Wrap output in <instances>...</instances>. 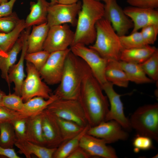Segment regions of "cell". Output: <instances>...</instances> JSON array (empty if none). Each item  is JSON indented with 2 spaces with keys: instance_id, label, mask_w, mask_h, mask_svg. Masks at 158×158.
<instances>
[{
  "instance_id": "cell-1",
  "label": "cell",
  "mask_w": 158,
  "mask_h": 158,
  "mask_svg": "<svg viewBox=\"0 0 158 158\" xmlns=\"http://www.w3.org/2000/svg\"><path fill=\"white\" fill-rule=\"evenodd\" d=\"M102 90L100 85L83 61V78L77 100L90 127L105 121L109 111L108 100Z\"/></svg>"
},
{
  "instance_id": "cell-2",
  "label": "cell",
  "mask_w": 158,
  "mask_h": 158,
  "mask_svg": "<svg viewBox=\"0 0 158 158\" xmlns=\"http://www.w3.org/2000/svg\"><path fill=\"white\" fill-rule=\"evenodd\" d=\"M104 4L95 0H82L78 13L73 45L92 44L96 37V24L104 17Z\"/></svg>"
},
{
  "instance_id": "cell-3",
  "label": "cell",
  "mask_w": 158,
  "mask_h": 158,
  "mask_svg": "<svg viewBox=\"0 0 158 158\" xmlns=\"http://www.w3.org/2000/svg\"><path fill=\"white\" fill-rule=\"evenodd\" d=\"M83 60L70 51L59 85L54 93L58 98L78 99L83 78Z\"/></svg>"
},
{
  "instance_id": "cell-4",
  "label": "cell",
  "mask_w": 158,
  "mask_h": 158,
  "mask_svg": "<svg viewBox=\"0 0 158 158\" xmlns=\"http://www.w3.org/2000/svg\"><path fill=\"white\" fill-rule=\"evenodd\" d=\"M95 28V40L88 47L108 60L120 61L121 53L123 48L119 36L111 23L103 17L97 22Z\"/></svg>"
},
{
  "instance_id": "cell-5",
  "label": "cell",
  "mask_w": 158,
  "mask_h": 158,
  "mask_svg": "<svg viewBox=\"0 0 158 158\" xmlns=\"http://www.w3.org/2000/svg\"><path fill=\"white\" fill-rule=\"evenodd\" d=\"M131 128L138 134L158 141V104L145 105L138 107L129 119Z\"/></svg>"
},
{
  "instance_id": "cell-6",
  "label": "cell",
  "mask_w": 158,
  "mask_h": 158,
  "mask_svg": "<svg viewBox=\"0 0 158 158\" xmlns=\"http://www.w3.org/2000/svg\"><path fill=\"white\" fill-rule=\"evenodd\" d=\"M27 76L21 87V97L25 102L35 97L47 99L51 95V90L42 80L39 71L31 63L26 61Z\"/></svg>"
},
{
  "instance_id": "cell-7",
  "label": "cell",
  "mask_w": 158,
  "mask_h": 158,
  "mask_svg": "<svg viewBox=\"0 0 158 158\" xmlns=\"http://www.w3.org/2000/svg\"><path fill=\"white\" fill-rule=\"evenodd\" d=\"M70 49L73 54L87 64L101 87L108 81L105 74L107 60L93 49L83 44H75L71 46Z\"/></svg>"
},
{
  "instance_id": "cell-8",
  "label": "cell",
  "mask_w": 158,
  "mask_h": 158,
  "mask_svg": "<svg viewBox=\"0 0 158 158\" xmlns=\"http://www.w3.org/2000/svg\"><path fill=\"white\" fill-rule=\"evenodd\" d=\"M47 109L57 117L73 121L85 127L88 124L84 111L77 99L58 98Z\"/></svg>"
},
{
  "instance_id": "cell-9",
  "label": "cell",
  "mask_w": 158,
  "mask_h": 158,
  "mask_svg": "<svg viewBox=\"0 0 158 158\" xmlns=\"http://www.w3.org/2000/svg\"><path fill=\"white\" fill-rule=\"evenodd\" d=\"M74 32L67 24L49 27L43 50L49 53L65 50L73 44Z\"/></svg>"
},
{
  "instance_id": "cell-10",
  "label": "cell",
  "mask_w": 158,
  "mask_h": 158,
  "mask_svg": "<svg viewBox=\"0 0 158 158\" xmlns=\"http://www.w3.org/2000/svg\"><path fill=\"white\" fill-rule=\"evenodd\" d=\"M70 48L50 53L44 65L39 71L41 77L49 85L59 84L63 73L66 57Z\"/></svg>"
},
{
  "instance_id": "cell-11",
  "label": "cell",
  "mask_w": 158,
  "mask_h": 158,
  "mask_svg": "<svg viewBox=\"0 0 158 158\" xmlns=\"http://www.w3.org/2000/svg\"><path fill=\"white\" fill-rule=\"evenodd\" d=\"M82 6L79 1L71 4L57 3L50 5L48 9L47 23L49 27L65 24L76 26L78 13Z\"/></svg>"
},
{
  "instance_id": "cell-12",
  "label": "cell",
  "mask_w": 158,
  "mask_h": 158,
  "mask_svg": "<svg viewBox=\"0 0 158 158\" xmlns=\"http://www.w3.org/2000/svg\"><path fill=\"white\" fill-rule=\"evenodd\" d=\"M104 4V18L107 20L117 34L124 35L133 28V23L118 5L116 0H107Z\"/></svg>"
},
{
  "instance_id": "cell-13",
  "label": "cell",
  "mask_w": 158,
  "mask_h": 158,
  "mask_svg": "<svg viewBox=\"0 0 158 158\" xmlns=\"http://www.w3.org/2000/svg\"><path fill=\"white\" fill-rule=\"evenodd\" d=\"M119 123L111 120L103 121L96 126L90 127L87 133L102 139L107 144L110 143L128 138L129 135Z\"/></svg>"
},
{
  "instance_id": "cell-14",
  "label": "cell",
  "mask_w": 158,
  "mask_h": 158,
  "mask_svg": "<svg viewBox=\"0 0 158 158\" xmlns=\"http://www.w3.org/2000/svg\"><path fill=\"white\" fill-rule=\"evenodd\" d=\"M113 85L111 83L107 81L101 87L106 95L110 105V109L105 121L115 120L124 129L129 130L131 128L129 120L124 114L123 105L120 98L121 95L115 91Z\"/></svg>"
},
{
  "instance_id": "cell-15",
  "label": "cell",
  "mask_w": 158,
  "mask_h": 158,
  "mask_svg": "<svg viewBox=\"0 0 158 158\" xmlns=\"http://www.w3.org/2000/svg\"><path fill=\"white\" fill-rule=\"evenodd\" d=\"M31 27L26 28L21 34L22 47L20 59L16 64H14L9 69L8 79L10 83L14 85V93L21 96L22 85L26 77L24 71L25 56L27 53L28 38L30 32Z\"/></svg>"
},
{
  "instance_id": "cell-16",
  "label": "cell",
  "mask_w": 158,
  "mask_h": 158,
  "mask_svg": "<svg viewBox=\"0 0 158 158\" xmlns=\"http://www.w3.org/2000/svg\"><path fill=\"white\" fill-rule=\"evenodd\" d=\"M42 126L45 146L57 148L63 142L56 117L47 109L42 112Z\"/></svg>"
},
{
  "instance_id": "cell-17",
  "label": "cell",
  "mask_w": 158,
  "mask_h": 158,
  "mask_svg": "<svg viewBox=\"0 0 158 158\" xmlns=\"http://www.w3.org/2000/svg\"><path fill=\"white\" fill-rule=\"evenodd\" d=\"M123 10L133 23L131 33L137 31L149 25H158V11L154 9L144 8L130 6L126 7Z\"/></svg>"
},
{
  "instance_id": "cell-18",
  "label": "cell",
  "mask_w": 158,
  "mask_h": 158,
  "mask_svg": "<svg viewBox=\"0 0 158 158\" xmlns=\"http://www.w3.org/2000/svg\"><path fill=\"white\" fill-rule=\"evenodd\" d=\"M107 144L103 140L86 133L82 137L79 146L91 157L97 156L104 158H117L114 149L107 145Z\"/></svg>"
},
{
  "instance_id": "cell-19",
  "label": "cell",
  "mask_w": 158,
  "mask_h": 158,
  "mask_svg": "<svg viewBox=\"0 0 158 158\" xmlns=\"http://www.w3.org/2000/svg\"><path fill=\"white\" fill-rule=\"evenodd\" d=\"M18 149V152L27 158L34 155L39 158H53L57 148H51L40 145L26 140H16L15 145Z\"/></svg>"
},
{
  "instance_id": "cell-20",
  "label": "cell",
  "mask_w": 158,
  "mask_h": 158,
  "mask_svg": "<svg viewBox=\"0 0 158 158\" xmlns=\"http://www.w3.org/2000/svg\"><path fill=\"white\" fill-rule=\"evenodd\" d=\"M30 12L25 20L26 28L47 22L50 2L46 0H37L30 3Z\"/></svg>"
},
{
  "instance_id": "cell-21",
  "label": "cell",
  "mask_w": 158,
  "mask_h": 158,
  "mask_svg": "<svg viewBox=\"0 0 158 158\" xmlns=\"http://www.w3.org/2000/svg\"><path fill=\"white\" fill-rule=\"evenodd\" d=\"M42 112L27 118L26 140L45 147L42 126Z\"/></svg>"
},
{
  "instance_id": "cell-22",
  "label": "cell",
  "mask_w": 158,
  "mask_h": 158,
  "mask_svg": "<svg viewBox=\"0 0 158 158\" xmlns=\"http://www.w3.org/2000/svg\"><path fill=\"white\" fill-rule=\"evenodd\" d=\"M49 28L47 22L32 26L28 38V53L43 50Z\"/></svg>"
},
{
  "instance_id": "cell-23",
  "label": "cell",
  "mask_w": 158,
  "mask_h": 158,
  "mask_svg": "<svg viewBox=\"0 0 158 158\" xmlns=\"http://www.w3.org/2000/svg\"><path fill=\"white\" fill-rule=\"evenodd\" d=\"M157 49L150 45L140 48L123 49L121 52L120 60L139 64L149 58Z\"/></svg>"
},
{
  "instance_id": "cell-24",
  "label": "cell",
  "mask_w": 158,
  "mask_h": 158,
  "mask_svg": "<svg viewBox=\"0 0 158 158\" xmlns=\"http://www.w3.org/2000/svg\"><path fill=\"white\" fill-rule=\"evenodd\" d=\"M105 74L107 80L113 85L123 87L128 86L129 81L119 61L108 60Z\"/></svg>"
},
{
  "instance_id": "cell-25",
  "label": "cell",
  "mask_w": 158,
  "mask_h": 158,
  "mask_svg": "<svg viewBox=\"0 0 158 158\" xmlns=\"http://www.w3.org/2000/svg\"><path fill=\"white\" fill-rule=\"evenodd\" d=\"M22 47V41L21 35L12 47L6 54L0 58L1 77L6 82L9 88L11 83L8 79V71L9 68L15 64L18 55L21 50Z\"/></svg>"
},
{
  "instance_id": "cell-26",
  "label": "cell",
  "mask_w": 158,
  "mask_h": 158,
  "mask_svg": "<svg viewBox=\"0 0 158 158\" xmlns=\"http://www.w3.org/2000/svg\"><path fill=\"white\" fill-rule=\"evenodd\" d=\"M129 81L137 84L149 83L153 81L147 76L139 64L119 61Z\"/></svg>"
},
{
  "instance_id": "cell-27",
  "label": "cell",
  "mask_w": 158,
  "mask_h": 158,
  "mask_svg": "<svg viewBox=\"0 0 158 158\" xmlns=\"http://www.w3.org/2000/svg\"><path fill=\"white\" fill-rule=\"evenodd\" d=\"M58 98L54 94H51L49 98L47 99L40 97H34L24 103L22 113L28 116L39 114Z\"/></svg>"
},
{
  "instance_id": "cell-28",
  "label": "cell",
  "mask_w": 158,
  "mask_h": 158,
  "mask_svg": "<svg viewBox=\"0 0 158 158\" xmlns=\"http://www.w3.org/2000/svg\"><path fill=\"white\" fill-rule=\"evenodd\" d=\"M26 28L25 20L20 19L15 28L7 33L0 32V49L7 53L13 47Z\"/></svg>"
},
{
  "instance_id": "cell-29",
  "label": "cell",
  "mask_w": 158,
  "mask_h": 158,
  "mask_svg": "<svg viewBox=\"0 0 158 158\" xmlns=\"http://www.w3.org/2000/svg\"><path fill=\"white\" fill-rule=\"evenodd\" d=\"M90 127L88 124H87L83 130L76 136L61 143L56 150L53 158H67L79 146L82 137L87 133Z\"/></svg>"
},
{
  "instance_id": "cell-30",
  "label": "cell",
  "mask_w": 158,
  "mask_h": 158,
  "mask_svg": "<svg viewBox=\"0 0 158 158\" xmlns=\"http://www.w3.org/2000/svg\"><path fill=\"white\" fill-rule=\"evenodd\" d=\"M56 117L63 142L74 138L80 133L85 127L73 121Z\"/></svg>"
},
{
  "instance_id": "cell-31",
  "label": "cell",
  "mask_w": 158,
  "mask_h": 158,
  "mask_svg": "<svg viewBox=\"0 0 158 158\" xmlns=\"http://www.w3.org/2000/svg\"><path fill=\"white\" fill-rule=\"evenodd\" d=\"M16 138L13 126L9 122L0 123V144L3 147L13 148Z\"/></svg>"
},
{
  "instance_id": "cell-32",
  "label": "cell",
  "mask_w": 158,
  "mask_h": 158,
  "mask_svg": "<svg viewBox=\"0 0 158 158\" xmlns=\"http://www.w3.org/2000/svg\"><path fill=\"white\" fill-rule=\"evenodd\" d=\"M147 75L154 81L158 80V50L143 63L139 64Z\"/></svg>"
},
{
  "instance_id": "cell-33",
  "label": "cell",
  "mask_w": 158,
  "mask_h": 158,
  "mask_svg": "<svg viewBox=\"0 0 158 158\" xmlns=\"http://www.w3.org/2000/svg\"><path fill=\"white\" fill-rule=\"evenodd\" d=\"M120 42L123 49L140 48L147 45L144 41L140 32L131 33L128 35L119 37Z\"/></svg>"
},
{
  "instance_id": "cell-34",
  "label": "cell",
  "mask_w": 158,
  "mask_h": 158,
  "mask_svg": "<svg viewBox=\"0 0 158 158\" xmlns=\"http://www.w3.org/2000/svg\"><path fill=\"white\" fill-rule=\"evenodd\" d=\"M50 53L43 50L32 53H27L25 56V60L32 63L39 71L45 63Z\"/></svg>"
},
{
  "instance_id": "cell-35",
  "label": "cell",
  "mask_w": 158,
  "mask_h": 158,
  "mask_svg": "<svg viewBox=\"0 0 158 158\" xmlns=\"http://www.w3.org/2000/svg\"><path fill=\"white\" fill-rule=\"evenodd\" d=\"M24 102L21 97L14 93L4 96L2 107L10 109L22 113Z\"/></svg>"
},
{
  "instance_id": "cell-36",
  "label": "cell",
  "mask_w": 158,
  "mask_h": 158,
  "mask_svg": "<svg viewBox=\"0 0 158 158\" xmlns=\"http://www.w3.org/2000/svg\"><path fill=\"white\" fill-rule=\"evenodd\" d=\"M134 151L136 153L140 150H146L153 147L152 139L145 136L137 134L133 142Z\"/></svg>"
},
{
  "instance_id": "cell-37",
  "label": "cell",
  "mask_w": 158,
  "mask_h": 158,
  "mask_svg": "<svg viewBox=\"0 0 158 158\" xmlns=\"http://www.w3.org/2000/svg\"><path fill=\"white\" fill-rule=\"evenodd\" d=\"M20 19L15 12L8 16L0 18V32L7 33L11 31Z\"/></svg>"
},
{
  "instance_id": "cell-38",
  "label": "cell",
  "mask_w": 158,
  "mask_h": 158,
  "mask_svg": "<svg viewBox=\"0 0 158 158\" xmlns=\"http://www.w3.org/2000/svg\"><path fill=\"white\" fill-rule=\"evenodd\" d=\"M28 117L23 114L4 107H0V123L9 122L21 118Z\"/></svg>"
},
{
  "instance_id": "cell-39",
  "label": "cell",
  "mask_w": 158,
  "mask_h": 158,
  "mask_svg": "<svg viewBox=\"0 0 158 158\" xmlns=\"http://www.w3.org/2000/svg\"><path fill=\"white\" fill-rule=\"evenodd\" d=\"M141 29L140 32L146 44L148 45L154 44L158 34V25H150Z\"/></svg>"
},
{
  "instance_id": "cell-40",
  "label": "cell",
  "mask_w": 158,
  "mask_h": 158,
  "mask_svg": "<svg viewBox=\"0 0 158 158\" xmlns=\"http://www.w3.org/2000/svg\"><path fill=\"white\" fill-rule=\"evenodd\" d=\"M28 117L16 119L11 123L14 129L16 140H26V119Z\"/></svg>"
},
{
  "instance_id": "cell-41",
  "label": "cell",
  "mask_w": 158,
  "mask_h": 158,
  "mask_svg": "<svg viewBox=\"0 0 158 158\" xmlns=\"http://www.w3.org/2000/svg\"><path fill=\"white\" fill-rule=\"evenodd\" d=\"M127 2L131 6L149 9L158 7V0H127Z\"/></svg>"
},
{
  "instance_id": "cell-42",
  "label": "cell",
  "mask_w": 158,
  "mask_h": 158,
  "mask_svg": "<svg viewBox=\"0 0 158 158\" xmlns=\"http://www.w3.org/2000/svg\"><path fill=\"white\" fill-rule=\"evenodd\" d=\"M16 0H9L7 2L0 4V18L11 15L14 4Z\"/></svg>"
},
{
  "instance_id": "cell-43",
  "label": "cell",
  "mask_w": 158,
  "mask_h": 158,
  "mask_svg": "<svg viewBox=\"0 0 158 158\" xmlns=\"http://www.w3.org/2000/svg\"><path fill=\"white\" fill-rule=\"evenodd\" d=\"M91 157L84 150L79 146L67 158H89Z\"/></svg>"
},
{
  "instance_id": "cell-44",
  "label": "cell",
  "mask_w": 158,
  "mask_h": 158,
  "mask_svg": "<svg viewBox=\"0 0 158 158\" xmlns=\"http://www.w3.org/2000/svg\"><path fill=\"white\" fill-rule=\"evenodd\" d=\"M0 155L9 158H20L13 148H7L2 147L0 144Z\"/></svg>"
},
{
  "instance_id": "cell-45",
  "label": "cell",
  "mask_w": 158,
  "mask_h": 158,
  "mask_svg": "<svg viewBox=\"0 0 158 158\" xmlns=\"http://www.w3.org/2000/svg\"><path fill=\"white\" fill-rule=\"evenodd\" d=\"M58 3L65 4H71L76 3L79 0H58Z\"/></svg>"
},
{
  "instance_id": "cell-46",
  "label": "cell",
  "mask_w": 158,
  "mask_h": 158,
  "mask_svg": "<svg viewBox=\"0 0 158 158\" xmlns=\"http://www.w3.org/2000/svg\"><path fill=\"white\" fill-rule=\"evenodd\" d=\"M6 95L3 92L0 91V107H2V103L4 96Z\"/></svg>"
},
{
  "instance_id": "cell-47",
  "label": "cell",
  "mask_w": 158,
  "mask_h": 158,
  "mask_svg": "<svg viewBox=\"0 0 158 158\" xmlns=\"http://www.w3.org/2000/svg\"><path fill=\"white\" fill-rule=\"evenodd\" d=\"M50 5H54L58 3V0H50Z\"/></svg>"
},
{
  "instance_id": "cell-48",
  "label": "cell",
  "mask_w": 158,
  "mask_h": 158,
  "mask_svg": "<svg viewBox=\"0 0 158 158\" xmlns=\"http://www.w3.org/2000/svg\"><path fill=\"white\" fill-rule=\"evenodd\" d=\"M6 53H5L3 52L0 49V58L1 56H4L5 54H6Z\"/></svg>"
},
{
  "instance_id": "cell-49",
  "label": "cell",
  "mask_w": 158,
  "mask_h": 158,
  "mask_svg": "<svg viewBox=\"0 0 158 158\" xmlns=\"http://www.w3.org/2000/svg\"><path fill=\"white\" fill-rule=\"evenodd\" d=\"M8 0H0V4L7 2Z\"/></svg>"
},
{
  "instance_id": "cell-50",
  "label": "cell",
  "mask_w": 158,
  "mask_h": 158,
  "mask_svg": "<svg viewBox=\"0 0 158 158\" xmlns=\"http://www.w3.org/2000/svg\"><path fill=\"white\" fill-rule=\"evenodd\" d=\"M97 1L101 2L102 1L104 2V3L107 0H95Z\"/></svg>"
},
{
  "instance_id": "cell-51",
  "label": "cell",
  "mask_w": 158,
  "mask_h": 158,
  "mask_svg": "<svg viewBox=\"0 0 158 158\" xmlns=\"http://www.w3.org/2000/svg\"><path fill=\"white\" fill-rule=\"evenodd\" d=\"M158 154H157L156 155L154 156L153 157H152V158H158Z\"/></svg>"
},
{
  "instance_id": "cell-52",
  "label": "cell",
  "mask_w": 158,
  "mask_h": 158,
  "mask_svg": "<svg viewBox=\"0 0 158 158\" xmlns=\"http://www.w3.org/2000/svg\"><path fill=\"white\" fill-rule=\"evenodd\" d=\"M1 90H0V91H1Z\"/></svg>"
}]
</instances>
